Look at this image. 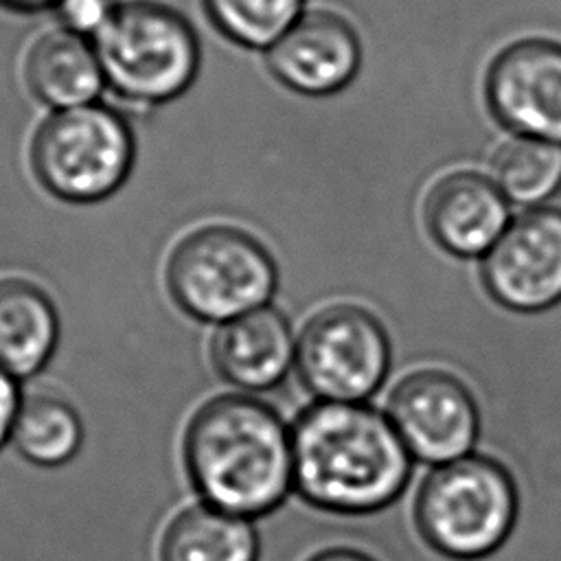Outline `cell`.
<instances>
[{
  "instance_id": "6da1fadb",
  "label": "cell",
  "mask_w": 561,
  "mask_h": 561,
  "mask_svg": "<svg viewBox=\"0 0 561 561\" xmlns=\"http://www.w3.org/2000/svg\"><path fill=\"white\" fill-rule=\"evenodd\" d=\"M294 486L313 506L366 515L408 486L412 456L388 414L346 401H318L291 425Z\"/></svg>"
},
{
  "instance_id": "5b68a950",
  "label": "cell",
  "mask_w": 561,
  "mask_h": 561,
  "mask_svg": "<svg viewBox=\"0 0 561 561\" xmlns=\"http://www.w3.org/2000/svg\"><path fill=\"white\" fill-rule=\"evenodd\" d=\"M173 302L195 320L228 322L265 307L278 272L270 250L248 230L210 224L184 234L164 270Z\"/></svg>"
},
{
  "instance_id": "ba28073f",
  "label": "cell",
  "mask_w": 561,
  "mask_h": 561,
  "mask_svg": "<svg viewBox=\"0 0 561 561\" xmlns=\"http://www.w3.org/2000/svg\"><path fill=\"white\" fill-rule=\"evenodd\" d=\"M386 414L414 460L445 465L473 454L480 436V408L456 375L419 368L401 377Z\"/></svg>"
},
{
  "instance_id": "52a82bcc",
  "label": "cell",
  "mask_w": 561,
  "mask_h": 561,
  "mask_svg": "<svg viewBox=\"0 0 561 561\" xmlns=\"http://www.w3.org/2000/svg\"><path fill=\"white\" fill-rule=\"evenodd\" d=\"M296 368L320 401L362 403L390 370V337L368 309L335 302L316 311L300 329Z\"/></svg>"
},
{
  "instance_id": "44dd1931",
  "label": "cell",
  "mask_w": 561,
  "mask_h": 561,
  "mask_svg": "<svg viewBox=\"0 0 561 561\" xmlns=\"http://www.w3.org/2000/svg\"><path fill=\"white\" fill-rule=\"evenodd\" d=\"M20 403L22 397L15 386V377L0 368V447L11 438Z\"/></svg>"
},
{
  "instance_id": "7c38bea8",
  "label": "cell",
  "mask_w": 561,
  "mask_h": 561,
  "mask_svg": "<svg viewBox=\"0 0 561 561\" xmlns=\"http://www.w3.org/2000/svg\"><path fill=\"white\" fill-rule=\"evenodd\" d=\"M508 204L491 175L456 169L430 186L423 221L432 241L447 254L482 259L513 219Z\"/></svg>"
},
{
  "instance_id": "8992f818",
  "label": "cell",
  "mask_w": 561,
  "mask_h": 561,
  "mask_svg": "<svg viewBox=\"0 0 561 561\" xmlns=\"http://www.w3.org/2000/svg\"><path fill=\"white\" fill-rule=\"evenodd\" d=\"M134 156L131 127L99 101L50 112L28 145V164L39 186L70 204H92L116 193Z\"/></svg>"
},
{
  "instance_id": "30bf717a",
  "label": "cell",
  "mask_w": 561,
  "mask_h": 561,
  "mask_svg": "<svg viewBox=\"0 0 561 561\" xmlns=\"http://www.w3.org/2000/svg\"><path fill=\"white\" fill-rule=\"evenodd\" d=\"M484 101L511 134L561 145V42L524 37L504 46L486 68Z\"/></svg>"
},
{
  "instance_id": "2e32d148",
  "label": "cell",
  "mask_w": 561,
  "mask_h": 561,
  "mask_svg": "<svg viewBox=\"0 0 561 561\" xmlns=\"http://www.w3.org/2000/svg\"><path fill=\"white\" fill-rule=\"evenodd\" d=\"M259 537L248 517L208 504L178 513L160 541V561H256Z\"/></svg>"
},
{
  "instance_id": "ac0fdd59",
  "label": "cell",
  "mask_w": 561,
  "mask_h": 561,
  "mask_svg": "<svg viewBox=\"0 0 561 561\" xmlns=\"http://www.w3.org/2000/svg\"><path fill=\"white\" fill-rule=\"evenodd\" d=\"M11 438L28 462L59 467L79 451L83 425L72 403L57 392H33L20 403Z\"/></svg>"
},
{
  "instance_id": "3957f363",
  "label": "cell",
  "mask_w": 561,
  "mask_h": 561,
  "mask_svg": "<svg viewBox=\"0 0 561 561\" xmlns=\"http://www.w3.org/2000/svg\"><path fill=\"white\" fill-rule=\"evenodd\" d=\"M414 524L438 554L476 561L511 537L519 495L511 471L495 458L469 454L434 467L414 497Z\"/></svg>"
},
{
  "instance_id": "e0dca14e",
  "label": "cell",
  "mask_w": 561,
  "mask_h": 561,
  "mask_svg": "<svg viewBox=\"0 0 561 561\" xmlns=\"http://www.w3.org/2000/svg\"><path fill=\"white\" fill-rule=\"evenodd\" d=\"M489 175L511 204L546 206L561 188V145L511 134L495 147Z\"/></svg>"
},
{
  "instance_id": "7a4b0ae2",
  "label": "cell",
  "mask_w": 561,
  "mask_h": 561,
  "mask_svg": "<svg viewBox=\"0 0 561 561\" xmlns=\"http://www.w3.org/2000/svg\"><path fill=\"white\" fill-rule=\"evenodd\" d=\"M182 458L204 504L248 519L274 511L294 484L291 430L248 394L206 401L186 425Z\"/></svg>"
},
{
  "instance_id": "4fadbf2b",
  "label": "cell",
  "mask_w": 561,
  "mask_h": 561,
  "mask_svg": "<svg viewBox=\"0 0 561 561\" xmlns=\"http://www.w3.org/2000/svg\"><path fill=\"white\" fill-rule=\"evenodd\" d=\"M215 370L241 390H270L296 359V340L287 318L274 307H259L224 322L210 344Z\"/></svg>"
},
{
  "instance_id": "7402d4cb",
  "label": "cell",
  "mask_w": 561,
  "mask_h": 561,
  "mask_svg": "<svg viewBox=\"0 0 561 561\" xmlns=\"http://www.w3.org/2000/svg\"><path fill=\"white\" fill-rule=\"evenodd\" d=\"M59 0H0V7L13 13H37L46 9H55Z\"/></svg>"
},
{
  "instance_id": "5bb4252c",
  "label": "cell",
  "mask_w": 561,
  "mask_h": 561,
  "mask_svg": "<svg viewBox=\"0 0 561 561\" xmlns=\"http://www.w3.org/2000/svg\"><path fill=\"white\" fill-rule=\"evenodd\" d=\"M22 75L28 92L53 112L94 103L107 88L92 39L64 26L33 39Z\"/></svg>"
},
{
  "instance_id": "ffe728a7",
  "label": "cell",
  "mask_w": 561,
  "mask_h": 561,
  "mask_svg": "<svg viewBox=\"0 0 561 561\" xmlns=\"http://www.w3.org/2000/svg\"><path fill=\"white\" fill-rule=\"evenodd\" d=\"M112 7L114 4L110 0H59L55 13L59 18V26L92 39L105 24Z\"/></svg>"
},
{
  "instance_id": "d6986e66",
  "label": "cell",
  "mask_w": 561,
  "mask_h": 561,
  "mask_svg": "<svg viewBox=\"0 0 561 561\" xmlns=\"http://www.w3.org/2000/svg\"><path fill=\"white\" fill-rule=\"evenodd\" d=\"M305 0H204L213 26L230 42L267 50L305 11Z\"/></svg>"
},
{
  "instance_id": "9a60e30c",
  "label": "cell",
  "mask_w": 561,
  "mask_h": 561,
  "mask_svg": "<svg viewBox=\"0 0 561 561\" xmlns=\"http://www.w3.org/2000/svg\"><path fill=\"white\" fill-rule=\"evenodd\" d=\"M59 337L50 296L24 278H0V368L28 377L46 366Z\"/></svg>"
},
{
  "instance_id": "277c9868",
  "label": "cell",
  "mask_w": 561,
  "mask_h": 561,
  "mask_svg": "<svg viewBox=\"0 0 561 561\" xmlns=\"http://www.w3.org/2000/svg\"><path fill=\"white\" fill-rule=\"evenodd\" d=\"M92 44L107 88L138 105L178 99L199 70L195 28L180 11L156 0L114 4Z\"/></svg>"
},
{
  "instance_id": "8fae6325",
  "label": "cell",
  "mask_w": 561,
  "mask_h": 561,
  "mask_svg": "<svg viewBox=\"0 0 561 561\" xmlns=\"http://www.w3.org/2000/svg\"><path fill=\"white\" fill-rule=\"evenodd\" d=\"M265 64L287 90L329 96L355 79L362 66V42L344 15L311 9L265 50Z\"/></svg>"
},
{
  "instance_id": "603a6c76",
  "label": "cell",
  "mask_w": 561,
  "mask_h": 561,
  "mask_svg": "<svg viewBox=\"0 0 561 561\" xmlns=\"http://www.w3.org/2000/svg\"><path fill=\"white\" fill-rule=\"evenodd\" d=\"M309 561H375L368 554L353 550V548H327L313 554Z\"/></svg>"
},
{
  "instance_id": "9c48e42d",
  "label": "cell",
  "mask_w": 561,
  "mask_h": 561,
  "mask_svg": "<svg viewBox=\"0 0 561 561\" xmlns=\"http://www.w3.org/2000/svg\"><path fill=\"white\" fill-rule=\"evenodd\" d=\"M480 278L504 309L539 313L561 302V208L537 206L515 215L482 256Z\"/></svg>"
}]
</instances>
